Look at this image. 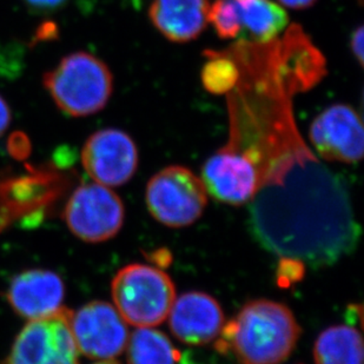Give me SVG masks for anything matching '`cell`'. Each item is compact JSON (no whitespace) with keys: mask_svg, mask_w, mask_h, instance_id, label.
I'll list each match as a JSON object with an SVG mask.
<instances>
[{"mask_svg":"<svg viewBox=\"0 0 364 364\" xmlns=\"http://www.w3.org/2000/svg\"><path fill=\"white\" fill-rule=\"evenodd\" d=\"M23 1L28 9H31L35 12L46 14V12H53L58 9H62L68 0H23Z\"/></svg>","mask_w":364,"mask_h":364,"instance_id":"cell-20","label":"cell"},{"mask_svg":"<svg viewBox=\"0 0 364 364\" xmlns=\"http://www.w3.org/2000/svg\"><path fill=\"white\" fill-rule=\"evenodd\" d=\"M168 317L173 336L190 346L213 342L224 326L220 303L200 291L186 292L175 299Z\"/></svg>","mask_w":364,"mask_h":364,"instance_id":"cell-12","label":"cell"},{"mask_svg":"<svg viewBox=\"0 0 364 364\" xmlns=\"http://www.w3.org/2000/svg\"><path fill=\"white\" fill-rule=\"evenodd\" d=\"M129 364H176L178 353L164 333L152 328H138L127 344Z\"/></svg>","mask_w":364,"mask_h":364,"instance_id":"cell-17","label":"cell"},{"mask_svg":"<svg viewBox=\"0 0 364 364\" xmlns=\"http://www.w3.org/2000/svg\"><path fill=\"white\" fill-rule=\"evenodd\" d=\"M281 6L288 7L291 10H306L314 6L317 0H277Z\"/></svg>","mask_w":364,"mask_h":364,"instance_id":"cell-23","label":"cell"},{"mask_svg":"<svg viewBox=\"0 0 364 364\" xmlns=\"http://www.w3.org/2000/svg\"><path fill=\"white\" fill-rule=\"evenodd\" d=\"M44 86L64 114L85 117L105 107L114 91V76L103 60L76 52L45 73Z\"/></svg>","mask_w":364,"mask_h":364,"instance_id":"cell-3","label":"cell"},{"mask_svg":"<svg viewBox=\"0 0 364 364\" xmlns=\"http://www.w3.org/2000/svg\"><path fill=\"white\" fill-rule=\"evenodd\" d=\"M210 0H152L149 18L172 43L198 38L209 24Z\"/></svg>","mask_w":364,"mask_h":364,"instance_id":"cell-14","label":"cell"},{"mask_svg":"<svg viewBox=\"0 0 364 364\" xmlns=\"http://www.w3.org/2000/svg\"><path fill=\"white\" fill-rule=\"evenodd\" d=\"M124 215L123 202L117 193L98 183L77 188L64 210L70 231L87 243L114 237L123 227Z\"/></svg>","mask_w":364,"mask_h":364,"instance_id":"cell-7","label":"cell"},{"mask_svg":"<svg viewBox=\"0 0 364 364\" xmlns=\"http://www.w3.org/2000/svg\"><path fill=\"white\" fill-rule=\"evenodd\" d=\"M351 51L355 58L358 59V64L363 65L364 32L363 26H358L351 36Z\"/></svg>","mask_w":364,"mask_h":364,"instance_id":"cell-21","label":"cell"},{"mask_svg":"<svg viewBox=\"0 0 364 364\" xmlns=\"http://www.w3.org/2000/svg\"><path fill=\"white\" fill-rule=\"evenodd\" d=\"M145 196L152 217L171 228L195 223L208 204V191L202 179L179 165L156 173L149 181Z\"/></svg>","mask_w":364,"mask_h":364,"instance_id":"cell-5","label":"cell"},{"mask_svg":"<svg viewBox=\"0 0 364 364\" xmlns=\"http://www.w3.org/2000/svg\"><path fill=\"white\" fill-rule=\"evenodd\" d=\"M95 364H119V363H117V362L111 361V360H107V361H100V362H98V363H95Z\"/></svg>","mask_w":364,"mask_h":364,"instance_id":"cell-24","label":"cell"},{"mask_svg":"<svg viewBox=\"0 0 364 364\" xmlns=\"http://www.w3.org/2000/svg\"><path fill=\"white\" fill-rule=\"evenodd\" d=\"M251 220L259 241L285 257L328 264L350 251L358 227L347 193L331 176L287 177L252 198Z\"/></svg>","mask_w":364,"mask_h":364,"instance_id":"cell-1","label":"cell"},{"mask_svg":"<svg viewBox=\"0 0 364 364\" xmlns=\"http://www.w3.org/2000/svg\"><path fill=\"white\" fill-rule=\"evenodd\" d=\"M64 296L63 279L44 269H32L14 276L6 291L7 302L14 313L30 321L60 309Z\"/></svg>","mask_w":364,"mask_h":364,"instance_id":"cell-13","label":"cell"},{"mask_svg":"<svg viewBox=\"0 0 364 364\" xmlns=\"http://www.w3.org/2000/svg\"><path fill=\"white\" fill-rule=\"evenodd\" d=\"M316 364H363V341L356 328L331 326L321 333L314 347Z\"/></svg>","mask_w":364,"mask_h":364,"instance_id":"cell-16","label":"cell"},{"mask_svg":"<svg viewBox=\"0 0 364 364\" xmlns=\"http://www.w3.org/2000/svg\"><path fill=\"white\" fill-rule=\"evenodd\" d=\"M209 23L220 38L235 39L241 36V23L234 0H216L209 9Z\"/></svg>","mask_w":364,"mask_h":364,"instance_id":"cell-19","label":"cell"},{"mask_svg":"<svg viewBox=\"0 0 364 364\" xmlns=\"http://www.w3.org/2000/svg\"><path fill=\"white\" fill-rule=\"evenodd\" d=\"M200 179L211 196L230 205L245 204L259 190V176L252 162L224 148L206 161Z\"/></svg>","mask_w":364,"mask_h":364,"instance_id":"cell-11","label":"cell"},{"mask_svg":"<svg viewBox=\"0 0 364 364\" xmlns=\"http://www.w3.org/2000/svg\"><path fill=\"white\" fill-rule=\"evenodd\" d=\"M237 6L242 33L252 43L268 44L276 41L289 24L288 14L272 0H234Z\"/></svg>","mask_w":364,"mask_h":364,"instance_id":"cell-15","label":"cell"},{"mask_svg":"<svg viewBox=\"0 0 364 364\" xmlns=\"http://www.w3.org/2000/svg\"><path fill=\"white\" fill-rule=\"evenodd\" d=\"M11 123V110L3 97L0 96V136L5 132Z\"/></svg>","mask_w":364,"mask_h":364,"instance_id":"cell-22","label":"cell"},{"mask_svg":"<svg viewBox=\"0 0 364 364\" xmlns=\"http://www.w3.org/2000/svg\"><path fill=\"white\" fill-rule=\"evenodd\" d=\"M218 349L231 350L240 364H281L291 355L301 326L282 303L257 299L247 303L222 329Z\"/></svg>","mask_w":364,"mask_h":364,"instance_id":"cell-2","label":"cell"},{"mask_svg":"<svg viewBox=\"0 0 364 364\" xmlns=\"http://www.w3.org/2000/svg\"><path fill=\"white\" fill-rule=\"evenodd\" d=\"M82 163L95 183L121 186L137 171V145L127 132L118 129L97 131L84 144Z\"/></svg>","mask_w":364,"mask_h":364,"instance_id":"cell-10","label":"cell"},{"mask_svg":"<svg viewBox=\"0 0 364 364\" xmlns=\"http://www.w3.org/2000/svg\"><path fill=\"white\" fill-rule=\"evenodd\" d=\"M208 62L203 65V86L208 92L222 96L232 92L241 80V70L227 52L205 51Z\"/></svg>","mask_w":364,"mask_h":364,"instance_id":"cell-18","label":"cell"},{"mask_svg":"<svg viewBox=\"0 0 364 364\" xmlns=\"http://www.w3.org/2000/svg\"><path fill=\"white\" fill-rule=\"evenodd\" d=\"M71 315V310L62 306L51 315L30 321L1 364H80Z\"/></svg>","mask_w":364,"mask_h":364,"instance_id":"cell-6","label":"cell"},{"mask_svg":"<svg viewBox=\"0 0 364 364\" xmlns=\"http://www.w3.org/2000/svg\"><path fill=\"white\" fill-rule=\"evenodd\" d=\"M309 137L326 161L355 164L363 157L362 118L348 104H333L322 111L310 125Z\"/></svg>","mask_w":364,"mask_h":364,"instance_id":"cell-9","label":"cell"},{"mask_svg":"<svg viewBox=\"0 0 364 364\" xmlns=\"http://www.w3.org/2000/svg\"><path fill=\"white\" fill-rule=\"evenodd\" d=\"M111 294L123 320L137 328L163 323L176 299L175 285L168 274L144 264L121 269L112 279Z\"/></svg>","mask_w":364,"mask_h":364,"instance_id":"cell-4","label":"cell"},{"mask_svg":"<svg viewBox=\"0 0 364 364\" xmlns=\"http://www.w3.org/2000/svg\"><path fill=\"white\" fill-rule=\"evenodd\" d=\"M71 330L80 354L107 361L123 354L129 341L127 322L112 304L93 301L71 315Z\"/></svg>","mask_w":364,"mask_h":364,"instance_id":"cell-8","label":"cell"}]
</instances>
